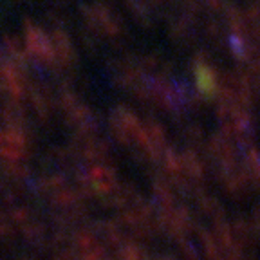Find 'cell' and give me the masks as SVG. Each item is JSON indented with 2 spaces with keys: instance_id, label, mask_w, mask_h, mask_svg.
<instances>
[{
  "instance_id": "2",
  "label": "cell",
  "mask_w": 260,
  "mask_h": 260,
  "mask_svg": "<svg viewBox=\"0 0 260 260\" xmlns=\"http://www.w3.org/2000/svg\"><path fill=\"white\" fill-rule=\"evenodd\" d=\"M197 78H199L201 89L211 90L213 87H215V76H213V73H211L210 69H206V67H199V71H197Z\"/></svg>"
},
{
  "instance_id": "1",
  "label": "cell",
  "mask_w": 260,
  "mask_h": 260,
  "mask_svg": "<svg viewBox=\"0 0 260 260\" xmlns=\"http://www.w3.org/2000/svg\"><path fill=\"white\" fill-rule=\"evenodd\" d=\"M25 45H27L29 54H32L38 60H54L53 42L38 27L27 29V32H25Z\"/></svg>"
}]
</instances>
